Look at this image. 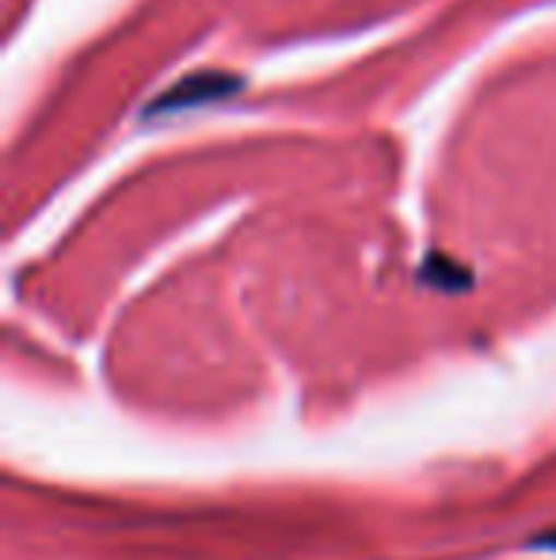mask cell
Returning a JSON list of instances; mask_svg holds the SVG:
<instances>
[{
    "mask_svg": "<svg viewBox=\"0 0 556 560\" xmlns=\"http://www.w3.org/2000/svg\"><path fill=\"white\" fill-rule=\"evenodd\" d=\"M534 546H545V549H556V530H549V534H542V538L534 541Z\"/></svg>",
    "mask_w": 556,
    "mask_h": 560,
    "instance_id": "obj_1",
    "label": "cell"
}]
</instances>
